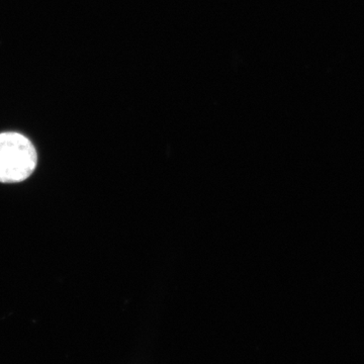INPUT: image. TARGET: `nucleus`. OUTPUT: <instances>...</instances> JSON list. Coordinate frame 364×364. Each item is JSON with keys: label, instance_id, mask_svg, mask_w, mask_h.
Wrapping results in <instances>:
<instances>
[{"label": "nucleus", "instance_id": "1", "mask_svg": "<svg viewBox=\"0 0 364 364\" xmlns=\"http://www.w3.org/2000/svg\"><path fill=\"white\" fill-rule=\"evenodd\" d=\"M38 156L33 143L14 132L0 134V182L16 183L32 176Z\"/></svg>", "mask_w": 364, "mask_h": 364}]
</instances>
